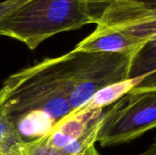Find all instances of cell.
Listing matches in <instances>:
<instances>
[{"label": "cell", "mask_w": 156, "mask_h": 155, "mask_svg": "<svg viewBox=\"0 0 156 155\" xmlns=\"http://www.w3.org/2000/svg\"><path fill=\"white\" fill-rule=\"evenodd\" d=\"M1 88L9 117L26 143L48 136L73 112L61 56L9 76Z\"/></svg>", "instance_id": "6da1fadb"}, {"label": "cell", "mask_w": 156, "mask_h": 155, "mask_svg": "<svg viewBox=\"0 0 156 155\" xmlns=\"http://www.w3.org/2000/svg\"><path fill=\"white\" fill-rule=\"evenodd\" d=\"M93 11L80 0H28L0 23V36L35 49L54 35L96 24Z\"/></svg>", "instance_id": "7a4b0ae2"}, {"label": "cell", "mask_w": 156, "mask_h": 155, "mask_svg": "<svg viewBox=\"0 0 156 155\" xmlns=\"http://www.w3.org/2000/svg\"><path fill=\"white\" fill-rule=\"evenodd\" d=\"M96 26L124 30L146 41L132 58L127 80L136 89H156V0H115L102 8Z\"/></svg>", "instance_id": "3957f363"}, {"label": "cell", "mask_w": 156, "mask_h": 155, "mask_svg": "<svg viewBox=\"0 0 156 155\" xmlns=\"http://www.w3.org/2000/svg\"><path fill=\"white\" fill-rule=\"evenodd\" d=\"M73 112L107 86L128 79L133 55L71 50L61 56Z\"/></svg>", "instance_id": "277c9868"}, {"label": "cell", "mask_w": 156, "mask_h": 155, "mask_svg": "<svg viewBox=\"0 0 156 155\" xmlns=\"http://www.w3.org/2000/svg\"><path fill=\"white\" fill-rule=\"evenodd\" d=\"M156 128V89L133 88L105 110L97 142L102 147L131 142Z\"/></svg>", "instance_id": "5b68a950"}, {"label": "cell", "mask_w": 156, "mask_h": 155, "mask_svg": "<svg viewBox=\"0 0 156 155\" xmlns=\"http://www.w3.org/2000/svg\"><path fill=\"white\" fill-rule=\"evenodd\" d=\"M104 112V109L81 108L62 120L47 139L69 155L81 154L97 142Z\"/></svg>", "instance_id": "8992f818"}, {"label": "cell", "mask_w": 156, "mask_h": 155, "mask_svg": "<svg viewBox=\"0 0 156 155\" xmlns=\"http://www.w3.org/2000/svg\"><path fill=\"white\" fill-rule=\"evenodd\" d=\"M146 41L135 35L121 29L96 26L95 30L82 39L75 48L77 51L133 54Z\"/></svg>", "instance_id": "52a82bcc"}, {"label": "cell", "mask_w": 156, "mask_h": 155, "mask_svg": "<svg viewBox=\"0 0 156 155\" xmlns=\"http://www.w3.org/2000/svg\"><path fill=\"white\" fill-rule=\"evenodd\" d=\"M25 143L9 117L0 88V155H21Z\"/></svg>", "instance_id": "ba28073f"}, {"label": "cell", "mask_w": 156, "mask_h": 155, "mask_svg": "<svg viewBox=\"0 0 156 155\" xmlns=\"http://www.w3.org/2000/svg\"><path fill=\"white\" fill-rule=\"evenodd\" d=\"M133 88V80H125L120 83L107 86L104 89L98 91V93L92 98V100L83 108L90 110L104 109L107 105L113 104Z\"/></svg>", "instance_id": "9c48e42d"}, {"label": "cell", "mask_w": 156, "mask_h": 155, "mask_svg": "<svg viewBox=\"0 0 156 155\" xmlns=\"http://www.w3.org/2000/svg\"><path fill=\"white\" fill-rule=\"evenodd\" d=\"M21 155H69L49 143L47 137L25 143Z\"/></svg>", "instance_id": "30bf717a"}, {"label": "cell", "mask_w": 156, "mask_h": 155, "mask_svg": "<svg viewBox=\"0 0 156 155\" xmlns=\"http://www.w3.org/2000/svg\"><path fill=\"white\" fill-rule=\"evenodd\" d=\"M28 0H3L0 1V23L5 20L16 8Z\"/></svg>", "instance_id": "8fae6325"}, {"label": "cell", "mask_w": 156, "mask_h": 155, "mask_svg": "<svg viewBox=\"0 0 156 155\" xmlns=\"http://www.w3.org/2000/svg\"><path fill=\"white\" fill-rule=\"evenodd\" d=\"M83 3L88 4L89 5H90L92 8H94V6H106L107 5L112 3L115 0H80Z\"/></svg>", "instance_id": "7c38bea8"}, {"label": "cell", "mask_w": 156, "mask_h": 155, "mask_svg": "<svg viewBox=\"0 0 156 155\" xmlns=\"http://www.w3.org/2000/svg\"><path fill=\"white\" fill-rule=\"evenodd\" d=\"M138 155H156V140L146 150Z\"/></svg>", "instance_id": "4fadbf2b"}, {"label": "cell", "mask_w": 156, "mask_h": 155, "mask_svg": "<svg viewBox=\"0 0 156 155\" xmlns=\"http://www.w3.org/2000/svg\"><path fill=\"white\" fill-rule=\"evenodd\" d=\"M79 155H100L99 154V152L97 151V149L95 148V146H91L90 148H89L87 151H85L83 153Z\"/></svg>", "instance_id": "5bb4252c"}]
</instances>
